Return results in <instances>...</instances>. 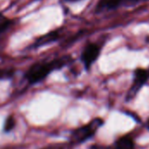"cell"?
<instances>
[{"mask_svg":"<svg viewBox=\"0 0 149 149\" xmlns=\"http://www.w3.org/2000/svg\"><path fill=\"white\" fill-rule=\"evenodd\" d=\"M72 60V58L70 55H65L48 61L36 62L28 68L24 73V79L30 85L38 84L44 80L53 71L63 68Z\"/></svg>","mask_w":149,"mask_h":149,"instance_id":"obj_1","label":"cell"},{"mask_svg":"<svg viewBox=\"0 0 149 149\" xmlns=\"http://www.w3.org/2000/svg\"><path fill=\"white\" fill-rule=\"evenodd\" d=\"M103 123L104 121L102 119L96 118L90 121L88 124L75 129L70 136V142L72 144H81L85 142L96 134Z\"/></svg>","mask_w":149,"mask_h":149,"instance_id":"obj_2","label":"cell"},{"mask_svg":"<svg viewBox=\"0 0 149 149\" xmlns=\"http://www.w3.org/2000/svg\"><path fill=\"white\" fill-rule=\"evenodd\" d=\"M149 79V70L143 69V68H138L134 71V81L131 88L129 89L127 95V101H129L133 100L141 88L147 83Z\"/></svg>","mask_w":149,"mask_h":149,"instance_id":"obj_3","label":"cell"},{"mask_svg":"<svg viewBox=\"0 0 149 149\" xmlns=\"http://www.w3.org/2000/svg\"><path fill=\"white\" fill-rule=\"evenodd\" d=\"M100 46L95 43H89L84 47L80 58L86 70H89L93 64L98 59L100 54Z\"/></svg>","mask_w":149,"mask_h":149,"instance_id":"obj_4","label":"cell"},{"mask_svg":"<svg viewBox=\"0 0 149 149\" xmlns=\"http://www.w3.org/2000/svg\"><path fill=\"white\" fill-rule=\"evenodd\" d=\"M61 36V33H60V30H53L45 35H42L40 37H38L32 47L33 48H38V47H41V46H44L45 45H48V44H51V43H53L57 40L59 39Z\"/></svg>","mask_w":149,"mask_h":149,"instance_id":"obj_5","label":"cell"},{"mask_svg":"<svg viewBox=\"0 0 149 149\" xmlns=\"http://www.w3.org/2000/svg\"><path fill=\"white\" fill-rule=\"evenodd\" d=\"M123 0H100L96 6V12L102 11L104 10H112L117 8Z\"/></svg>","mask_w":149,"mask_h":149,"instance_id":"obj_6","label":"cell"},{"mask_svg":"<svg viewBox=\"0 0 149 149\" xmlns=\"http://www.w3.org/2000/svg\"><path fill=\"white\" fill-rule=\"evenodd\" d=\"M116 149H134V143L130 136H122L115 142Z\"/></svg>","mask_w":149,"mask_h":149,"instance_id":"obj_7","label":"cell"},{"mask_svg":"<svg viewBox=\"0 0 149 149\" xmlns=\"http://www.w3.org/2000/svg\"><path fill=\"white\" fill-rule=\"evenodd\" d=\"M13 21L4 15L0 13V34L3 33L4 31H7V29L12 24Z\"/></svg>","mask_w":149,"mask_h":149,"instance_id":"obj_8","label":"cell"},{"mask_svg":"<svg viewBox=\"0 0 149 149\" xmlns=\"http://www.w3.org/2000/svg\"><path fill=\"white\" fill-rule=\"evenodd\" d=\"M16 125V121H15V119L13 118V116H9L5 122H4V125H3V130L4 132H10L11 131L14 127Z\"/></svg>","mask_w":149,"mask_h":149,"instance_id":"obj_9","label":"cell"},{"mask_svg":"<svg viewBox=\"0 0 149 149\" xmlns=\"http://www.w3.org/2000/svg\"><path fill=\"white\" fill-rule=\"evenodd\" d=\"M14 74L13 69H2L0 68V79H10Z\"/></svg>","mask_w":149,"mask_h":149,"instance_id":"obj_10","label":"cell"},{"mask_svg":"<svg viewBox=\"0 0 149 149\" xmlns=\"http://www.w3.org/2000/svg\"><path fill=\"white\" fill-rule=\"evenodd\" d=\"M66 145L63 143H54V144H50L45 148L41 149H65Z\"/></svg>","mask_w":149,"mask_h":149,"instance_id":"obj_11","label":"cell"},{"mask_svg":"<svg viewBox=\"0 0 149 149\" xmlns=\"http://www.w3.org/2000/svg\"><path fill=\"white\" fill-rule=\"evenodd\" d=\"M89 149H116V148H113L111 146H103V145L95 144V145L91 146Z\"/></svg>","mask_w":149,"mask_h":149,"instance_id":"obj_12","label":"cell"},{"mask_svg":"<svg viewBox=\"0 0 149 149\" xmlns=\"http://www.w3.org/2000/svg\"><path fill=\"white\" fill-rule=\"evenodd\" d=\"M144 1H148V0H128V2L130 3H139L144 2Z\"/></svg>","mask_w":149,"mask_h":149,"instance_id":"obj_13","label":"cell"},{"mask_svg":"<svg viewBox=\"0 0 149 149\" xmlns=\"http://www.w3.org/2000/svg\"><path fill=\"white\" fill-rule=\"evenodd\" d=\"M66 2H76V1H79V0H65Z\"/></svg>","mask_w":149,"mask_h":149,"instance_id":"obj_14","label":"cell"},{"mask_svg":"<svg viewBox=\"0 0 149 149\" xmlns=\"http://www.w3.org/2000/svg\"><path fill=\"white\" fill-rule=\"evenodd\" d=\"M147 127H148V128L149 129V119L148 120V121H147Z\"/></svg>","mask_w":149,"mask_h":149,"instance_id":"obj_15","label":"cell"}]
</instances>
